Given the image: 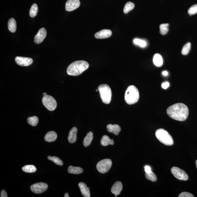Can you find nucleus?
<instances>
[{
  "label": "nucleus",
  "instance_id": "nucleus-37",
  "mask_svg": "<svg viewBox=\"0 0 197 197\" xmlns=\"http://www.w3.org/2000/svg\"><path fill=\"white\" fill-rule=\"evenodd\" d=\"M1 197H7V195L6 192L4 190H2L1 191Z\"/></svg>",
  "mask_w": 197,
  "mask_h": 197
},
{
  "label": "nucleus",
  "instance_id": "nucleus-3",
  "mask_svg": "<svg viewBox=\"0 0 197 197\" xmlns=\"http://www.w3.org/2000/svg\"><path fill=\"white\" fill-rule=\"evenodd\" d=\"M139 98V92L135 86H130L126 89L124 99L127 103L130 105L136 103L138 102Z\"/></svg>",
  "mask_w": 197,
  "mask_h": 197
},
{
  "label": "nucleus",
  "instance_id": "nucleus-42",
  "mask_svg": "<svg viewBox=\"0 0 197 197\" xmlns=\"http://www.w3.org/2000/svg\"><path fill=\"white\" fill-rule=\"evenodd\" d=\"M98 90H96V91H98Z\"/></svg>",
  "mask_w": 197,
  "mask_h": 197
},
{
  "label": "nucleus",
  "instance_id": "nucleus-5",
  "mask_svg": "<svg viewBox=\"0 0 197 197\" xmlns=\"http://www.w3.org/2000/svg\"><path fill=\"white\" fill-rule=\"evenodd\" d=\"M98 88L102 102L106 104H109L112 96L111 90L109 86L106 84H102Z\"/></svg>",
  "mask_w": 197,
  "mask_h": 197
},
{
  "label": "nucleus",
  "instance_id": "nucleus-10",
  "mask_svg": "<svg viewBox=\"0 0 197 197\" xmlns=\"http://www.w3.org/2000/svg\"><path fill=\"white\" fill-rule=\"evenodd\" d=\"M15 61L18 65L25 67L31 65L33 63V60L31 58L20 56L16 57Z\"/></svg>",
  "mask_w": 197,
  "mask_h": 197
},
{
  "label": "nucleus",
  "instance_id": "nucleus-20",
  "mask_svg": "<svg viewBox=\"0 0 197 197\" xmlns=\"http://www.w3.org/2000/svg\"><path fill=\"white\" fill-rule=\"evenodd\" d=\"M94 138L93 133L91 132H88L84 138L83 140V145L86 147L89 146L92 141Z\"/></svg>",
  "mask_w": 197,
  "mask_h": 197
},
{
  "label": "nucleus",
  "instance_id": "nucleus-17",
  "mask_svg": "<svg viewBox=\"0 0 197 197\" xmlns=\"http://www.w3.org/2000/svg\"><path fill=\"white\" fill-rule=\"evenodd\" d=\"M79 186L80 191L84 197H90L91 196H90V188L88 187L85 183L83 182H80L79 184Z\"/></svg>",
  "mask_w": 197,
  "mask_h": 197
},
{
  "label": "nucleus",
  "instance_id": "nucleus-35",
  "mask_svg": "<svg viewBox=\"0 0 197 197\" xmlns=\"http://www.w3.org/2000/svg\"><path fill=\"white\" fill-rule=\"evenodd\" d=\"M145 172L146 173L149 174L152 171L151 168L149 166H145Z\"/></svg>",
  "mask_w": 197,
  "mask_h": 197
},
{
  "label": "nucleus",
  "instance_id": "nucleus-11",
  "mask_svg": "<svg viewBox=\"0 0 197 197\" xmlns=\"http://www.w3.org/2000/svg\"><path fill=\"white\" fill-rule=\"evenodd\" d=\"M79 0H68L65 4V9L68 11H71L78 9L80 6Z\"/></svg>",
  "mask_w": 197,
  "mask_h": 197
},
{
  "label": "nucleus",
  "instance_id": "nucleus-22",
  "mask_svg": "<svg viewBox=\"0 0 197 197\" xmlns=\"http://www.w3.org/2000/svg\"><path fill=\"white\" fill-rule=\"evenodd\" d=\"M68 171L70 174H77L82 173L83 170V169L79 167L70 166L68 168Z\"/></svg>",
  "mask_w": 197,
  "mask_h": 197
},
{
  "label": "nucleus",
  "instance_id": "nucleus-40",
  "mask_svg": "<svg viewBox=\"0 0 197 197\" xmlns=\"http://www.w3.org/2000/svg\"><path fill=\"white\" fill-rule=\"evenodd\" d=\"M43 95L44 96H45V95H47V93H46V92H45V93H44L43 94Z\"/></svg>",
  "mask_w": 197,
  "mask_h": 197
},
{
  "label": "nucleus",
  "instance_id": "nucleus-29",
  "mask_svg": "<svg viewBox=\"0 0 197 197\" xmlns=\"http://www.w3.org/2000/svg\"><path fill=\"white\" fill-rule=\"evenodd\" d=\"M168 27V23L162 24L160 25V33L161 35H165L169 31Z\"/></svg>",
  "mask_w": 197,
  "mask_h": 197
},
{
  "label": "nucleus",
  "instance_id": "nucleus-15",
  "mask_svg": "<svg viewBox=\"0 0 197 197\" xmlns=\"http://www.w3.org/2000/svg\"><path fill=\"white\" fill-rule=\"evenodd\" d=\"M123 188L122 183L120 182H116L112 186L111 191L112 194L116 195H119Z\"/></svg>",
  "mask_w": 197,
  "mask_h": 197
},
{
  "label": "nucleus",
  "instance_id": "nucleus-19",
  "mask_svg": "<svg viewBox=\"0 0 197 197\" xmlns=\"http://www.w3.org/2000/svg\"><path fill=\"white\" fill-rule=\"evenodd\" d=\"M153 62L154 65L157 67H161L163 63V60L161 56L159 54H155L153 56Z\"/></svg>",
  "mask_w": 197,
  "mask_h": 197
},
{
  "label": "nucleus",
  "instance_id": "nucleus-33",
  "mask_svg": "<svg viewBox=\"0 0 197 197\" xmlns=\"http://www.w3.org/2000/svg\"><path fill=\"white\" fill-rule=\"evenodd\" d=\"M188 13L190 16L197 13V4L193 5L188 10Z\"/></svg>",
  "mask_w": 197,
  "mask_h": 197
},
{
  "label": "nucleus",
  "instance_id": "nucleus-39",
  "mask_svg": "<svg viewBox=\"0 0 197 197\" xmlns=\"http://www.w3.org/2000/svg\"><path fill=\"white\" fill-rule=\"evenodd\" d=\"M69 194L67 193H66L65 194V195H64V197H69Z\"/></svg>",
  "mask_w": 197,
  "mask_h": 197
},
{
  "label": "nucleus",
  "instance_id": "nucleus-6",
  "mask_svg": "<svg viewBox=\"0 0 197 197\" xmlns=\"http://www.w3.org/2000/svg\"><path fill=\"white\" fill-rule=\"evenodd\" d=\"M42 102L44 106L50 111H53L57 107V102L51 96L46 95L44 96L42 98Z\"/></svg>",
  "mask_w": 197,
  "mask_h": 197
},
{
  "label": "nucleus",
  "instance_id": "nucleus-14",
  "mask_svg": "<svg viewBox=\"0 0 197 197\" xmlns=\"http://www.w3.org/2000/svg\"><path fill=\"white\" fill-rule=\"evenodd\" d=\"M78 129L76 127H73L70 131L68 136V140L70 143L73 144L77 140Z\"/></svg>",
  "mask_w": 197,
  "mask_h": 197
},
{
  "label": "nucleus",
  "instance_id": "nucleus-41",
  "mask_svg": "<svg viewBox=\"0 0 197 197\" xmlns=\"http://www.w3.org/2000/svg\"><path fill=\"white\" fill-rule=\"evenodd\" d=\"M195 163H196V168H197V160H196Z\"/></svg>",
  "mask_w": 197,
  "mask_h": 197
},
{
  "label": "nucleus",
  "instance_id": "nucleus-13",
  "mask_svg": "<svg viewBox=\"0 0 197 197\" xmlns=\"http://www.w3.org/2000/svg\"><path fill=\"white\" fill-rule=\"evenodd\" d=\"M112 31L110 30L103 29L96 33L95 37L98 39H106L112 35Z\"/></svg>",
  "mask_w": 197,
  "mask_h": 197
},
{
  "label": "nucleus",
  "instance_id": "nucleus-38",
  "mask_svg": "<svg viewBox=\"0 0 197 197\" xmlns=\"http://www.w3.org/2000/svg\"><path fill=\"white\" fill-rule=\"evenodd\" d=\"M162 74L163 75L166 76L168 75V72L166 71H164L162 72Z\"/></svg>",
  "mask_w": 197,
  "mask_h": 197
},
{
  "label": "nucleus",
  "instance_id": "nucleus-9",
  "mask_svg": "<svg viewBox=\"0 0 197 197\" xmlns=\"http://www.w3.org/2000/svg\"><path fill=\"white\" fill-rule=\"evenodd\" d=\"M47 184L44 182H39L34 184L31 187L32 192L35 194H40L43 193L47 190Z\"/></svg>",
  "mask_w": 197,
  "mask_h": 197
},
{
  "label": "nucleus",
  "instance_id": "nucleus-30",
  "mask_svg": "<svg viewBox=\"0 0 197 197\" xmlns=\"http://www.w3.org/2000/svg\"><path fill=\"white\" fill-rule=\"evenodd\" d=\"M145 176L147 179L153 182H155L157 180V177L156 174L152 171L149 174L146 173Z\"/></svg>",
  "mask_w": 197,
  "mask_h": 197
},
{
  "label": "nucleus",
  "instance_id": "nucleus-8",
  "mask_svg": "<svg viewBox=\"0 0 197 197\" xmlns=\"http://www.w3.org/2000/svg\"><path fill=\"white\" fill-rule=\"evenodd\" d=\"M172 173L176 178L180 180L187 181L188 179V176L183 170L180 168L173 167L171 170Z\"/></svg>",
  "mask_w": 197,
  "mask_h": 197
},
{
  "label": "nucleus",
  "instance_id": "nucleus-23",
  "mask_svg": "<svg viewBox=\"0 0 197 197\" xmlns=\"http://www.w3.org/2000/svg\"><path fill=\"white\" fill-rule=\"evenodd\" d=\"M114 142L113 140L110 139L109 136L104 135L101 140V144L102 146H107L108 145H113Z\"/></svg>",
  "mask_w": 197,
  "mask_h": 197
},
{
  "label": "nucleus",
  "instance_id": "nucleus-27",
  "mask_svg": "<svg viewBox=\"0 0 197 197\" xmlns=\"http://www.w3.org/2000/svg\"><path fill=\"white\" fill-rule=\"evenodd\" d=\"M48 159L53 161L57 165L60 166L63 165V161L59 157H57L49 156L48 157Z\"/></svg>",
  "mask_w": 197,
  "mask_h": 197
},
{
  "label": "nucleus",
  "instance_id": "nucleus-25",
  "mask_svg": "<svg viewBox=\"0 0 197 197\" xmlns=\"http://www.w3.org/2000/svg\"><path fill=\"white\" fill-rule=\"evenodd\" d=\"M38 12V7L37 4H33L32 5L30 10L29 15L31 17L34 18L37 15Z\"/></svg>",
  "mask_w": 197,
  "mask_h": 197
},
{
  "label": "nucleus",
  "instance_id": "nucleus-21",
  "mask_svg": "<svg viewBox=\"0 0 197 197\" xmlns=\"http://www.w3.org/2000/svg\"><path fill=\"white\" fill-rule=\"evenodd\" d=\"M8 29L12 33H15L17 29V23L15 19L11 18L8 21Z\"/></svg>",
  "mask_w": 197,
  "mask_h": 197
},
{
  "label": "nucleus",
  "instance_id": "nucleus-28",
  "mask_svg": "<svg viewBox=\"0 0 197 197\" xmlns=\"http://www.w3.org/2000/svg\"><path fill=\"white\" fill-rule=\"evenodd\" d=\"M134 4L132 2H129L126 4L124 7V13L127 14L132 10L134 7Z\"/></svg>",
  "mask_w": 197,
  "mask_h": 197
},
{
  "label": "nucleus",
  "instance_id": "nucleus-36",
  "mask_svg": "<svg viewBox=\"0 0 197 197\" xmlns=\"http://www.w3.org/2000/svg\"><path fill=\"white\" fill-rule=\"evenodd\" d=\"M170 86V83L168 82H164L162 84V87L164 89H166Z\"/></svg>",
  "mask_w": 197,
  "mask_h": 197
},
{
  "label": "nucleus",
  "instance_id": "nucleus-26",
  "mask_svg": "<svg viewBox=\"0 0 197 197\" xmlns=\"http://www.w3.org/2000/svg\"><path fill=\"white\" fill-rule=\"evenodd\" d=\"M28 123L30 125L35 126L37 125L39 122V118L37 116H33L32 117L28 118L27 119Z\"/></svg>",
  "mask_w": 197,
  "mask_h": 197
},
{
  "label": "nucleus",
  "instance_id": "nucleus-12",
  "mask_svg": "<svg viewBox=\"0 0 197 197\" xmlns=\"http://www.w3.org/2000/svg\"><path fill=\"white\" fill-rule=\"evenodd\" d=\"M47 35V32L45 29L44 27L41 28L35 36L34 41L36 44L41 43L45 39Z\"/></svg>",
  "mask_w": 197,
  "mask_h": 197
},
{
  "label": "nucleus",
  "instance_id": "nucleus-2",
  "mask_svg": "<svg viewBox=\"0 0 197 197\" xmlns=\"http://www.w3.org/2000/svg\"><path fill=\"white\" fill-rule=\"evenodd\" d=\"M89 67V64L87 62L83 60L76 61L68 66L67 73L70 76H79L87 70Z\"/></svg>",
  "mask_w": 197,
  "mask_h": 197
},
{
  "label": "nucleus",
  "instance_id": "nucleus-24",
  "mask_svg": "<svg viewBox=\"0 0 197 197\" xmlns=\"http://www.w3.org/2000/svg\"><path fill=\"white\" fill-rule=\"evenodd\" d=\"M23 171L26 173H32L35 172L37 171V168L36 166L33 165H27L23 167L22 168Z\"/></svg>",
  "mask_w": 197,
  "mask_h": 197
},
{
  "label": "nucleus",
  "instance_id": "nucleus-32",
  "mask_svg": "<svg viewBox=\"0 0 197 197\" xmlns=\"http://www.w3.org/2000/svg\"><path fill=\"white\" fill-rule=\"evenodd\" d=\"M134 43L136 45H138L140 47L144 48L146 45V42L144 40L136 39L134 40Z\"/></svg>",
  "mask_w": 197,
  "mask_h": 197
},
{
  "label": "nucleus",
  "instance_id": "nucleus-31",
  "mask_svg": "<svg viewBox=\"0 0 197 197\" xmlns=\"http://www.w3.org/2000/svg\"><path fill=\"white\" fill-rule=\"evenodd\" d=\"M191 44L188 43L184 46L182 51V55H186L189 53L191 49Z\"/></svg>",
  "mask_w": 197,
  "mask_h": 197
},
{
  "label": "nucleus",
  "instance_id": "nucleus-7",
  "mask_svg": "<svg viewBox=\"0 0 197 197\" xmlns=\"http://www.w3.org/2000/svg\"><path fill=\"white\" fill-rule=\"evenodd\" d=\"M112 165L111 160L109 159H105L98 162L96 165V168L100 173L105 174L109 170Z\"/></svg>",
  "mask_w": 197,
  "mask_h": 197
},
{
  "label": "nucleus",
  "instance_id": "nucleus-34",
  "mask_svg": "<svg viewBox=\"0 0 197 197\" xmlns=\"http://www.w3.org/2000/svg\"><path fill=\"white\" fill-rule=\"evenodd\" d=\"M178 197H194V196L188 192H183L179 195Z\"/></svg>",
  "mask_w": 197,
  "mask_h": 197
},
{
  "label": "nucleus",
  "instance_id": "nucleus-16",
  "mask_svg": "<svg viewBox=\"0 0 197 197\" xmlns=\"http://www.w3.org/2000/svg\"><path fill=\"white\" fill-rule=\"evenodd\" d=\"M107 128L108 132L113 133L116 136L118 135L121 131V128L120 126L117 124H108L107 126Z\"/></svg>",
  "mask_w": 197,
  "mask_h": 197
},
{
  "label": "nucleus",
  "instance_id": "nucleus-4",
  "mask_svg": "<svg viewBox=\"0 0 197 197\" xmlns=\"http://www.w3.org/2000/svg\"><path fill=\"white\" fill-rule=\"evenodd\" d=\"M156 136L157 139L162 144L167 146H172L174 142L172 136L166 130L160 128L156 130Z\"/></svg>",
  "mask_w": 197,
  "mask_h": 197
},
{
  "label": "nucleus",
  "instance_id": "nucleus-18",
  "mask_svg": "<svg viewBox=\"0 0 197 197\" xmlns=\"http://www.w3.org/2000/svg\"><path fill=\"white\" fill-rule=\"evenodd\" d=\"M57 137V134L55 132L50 131L47 132L45 135L44 139L46 141L52 142L55 141Z\"/></svg>",
  "mask_w": 197,
  "mask_h": 197
},
{
  "label": "nucleus",
  "instance_id": "nucleus-1",
  "mask_svg": "<svg viewBox=\"0 0 197 197\" xmlns=\"http://www.w3.org/2000/svg\"><path fill=\"white\" fill-rule=\"evenodd\" d=\"M166 112L168 116L173 119L183 121L188 117L189 110L185 104L178 103L169 107L167 109Z\"/></svg>",
  "mask_w": 197,
  "mask_h": 197
}]
</instances>
